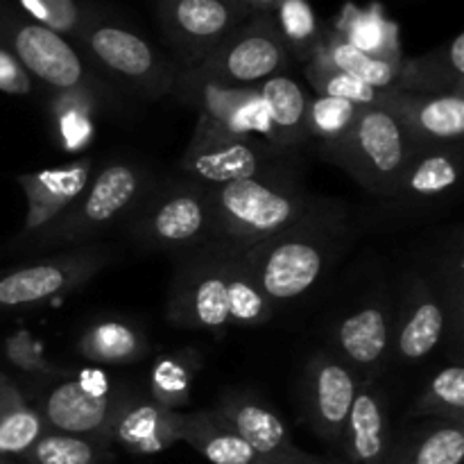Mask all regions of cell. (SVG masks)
<instances>
[{"mask_svg": "<svg viewBox=\"0 0 464 464\" xmlns=\"http://www.w3.org/2000/svg\"><path fill=\"white\" fill-rule=\"evenodd\" d=\"M308 84L317 91L320 95L326 98H338L347 100V102L358 104V107H367V104H381L388 91H379L367 86L365 82L356 80L349 72L340 71L334 63L326 62L320 53L313 54L304 68Z\"/></svg>", "mask_w": 464, "mask_h": 464, "instance_id": "obj_38", "label": "cell"}, {"mask_svg": "<svg viewBox=\"0 0 464 464\" xmlns=\"http://www.w3.org/2000/svg\"><path fill=\"white\" fill-rule=\"evenodd\" d=\"M338 234L334 218L320 211L302 225L247 249L240 258L275 306L288 304L304 297L324 276Z\"/></svg>", "mask_w": 464, "mask_h": 464, "instance_id": "obj_2", "label": "cell"}, {"mask_svg": "<svg viewBox=\"0 0 464 464\" xmlns=\"http://www.w3.org/2000/svg\"><path fill=\"white\" fill-rule=\"evenodd\" d=\"M227 270L229 254L218 249L186 254L172 281L168 320L181 329L222 334L229 326Z\"/></svg>", "mask_w": 464, "mask_h": 464, "instance_id": "obj_7", "label": "cell"}, {"mask_svg": "<svg viewBox=\"0 0 464 464\" xmlns=\"http://www.w3.org/2000/svg\"><path fill=\"white\" fill-rule=\"evenodd\" d=\"M464 458V424L426 420L390 447L385 464H460Z\"/></svg>", "mask_w": 464, "mask_h": 464, "instance_id": "obj_28", "label": "cell"}, {"mask_svg": "<svg viewBox=\"0 0 464 464\" xmlns=\"http://www.w3.org/2000/svg\"><path fill=\"white\" fill-rule=\"evenodd\" d=\"M308 464H344V462H335V460H324V458H315V456H308Z\"/></svg>", "mask_w": 464, "mask_h": 464, "instance_id": "obj_45", "label": "cell"}, {"mask_svg": "<svg viewBox=\"0 0 464 464\" xmlns=\"http://www.w3.org/2000/svg\"><path fill=\"white\" fill-rule=\"evenodd\" d=\"M45 426L7 374L0 372V456H23Z\"/></svg>", "mask_w": 464, "mask_h": 464, "instance_id": "obj_30", "label": "cell"}, {"mask_svg": "<svg viewBox=\"0 0 464 464\" xmlns=\"http://www.w3.org/2000/svg\"><path fill=\"white\" fill-rule=\"evenodd\" d=\"M0 91L9 95L32 93V75L5 45H0Z\"/></svg>", "mask_w": 464, "mask_h": 464, "instance_id": "obj_42", "label": "cell"}, {"mask_svg": "<svg viewBox=\"0 0 464 464\" xmlns=\"http://www.w3.org/2000/svg\"><path fill=\"white\" fill-rule=\"evenodd\" d=\"M412 417L424 420H442L464 424V370L462 365H449L440 370L424 385L417 403L412 406Z\"/></svg>", "mask_w": 464, "mask_h": 464, "instance_id": "obj_36", "label": "cell"}, {"mask_svg": "<svg viewBox=\"0 0 464 464\" xmlns=\"http://www.w3.org/2000/svg\"><path fill=\"white\" fill-rule=\"evenodd\" d=\"M125 399V390L111 388L104 374L82 372L45 392L36 412L45 430L77 435L111 447V424Z\"/></svg>", "mask_w": 464, "mask_h": 464, "instance_id": "obj_6", "label": "cell"}, {"mask_svg": "<svg viewBox=\"0 0 464 464\" xmlns=\"http://www.w3.org/2000/svg\"><path fill=\"white\" fill-rule=\"evenodd\" d=\"M317 53L326 59V62L334 63L340 71L349 72L356 80L365 82L367 86L379 91H390L394 89L399 80V71H401V63H390L381 62V59L370 57V54L361 53L358 48H353L352 44L343 39L340 34H335L334 30L329 34H324Z\"/></svg>", "mask_w": 464, "mask_h": 464, "instance_id": "obj_33", "label": "cell"}, {"mask_svg": "<svg viewBox=\"0 0 464 464\" xmlns=\"http://www.w3.org/2000/svg\"><path fill=\"white\" fill-rule=\"evenodd\" d=\"M275 152L279 150L272 145L247 136H234L199 116L193 139L181 157V170L195 184L213 188L238 179L275 175Z\"/></svg>", "mask_w": 464, "mask_h": 464, "instance_id": "obj_8", "label": "cell"}, {"mask_svg": "<svg viewBox=\"0 0 464 464\" xmlns=\"http://www.w3.org/2000/svg\"><path fill=\"white\" fill-rule=\"evenodd\" d=\"M179 91L199 107V116L234 136L261 134L275 148L270 118L256 86H234L216 80L198 68H188L179 80ZM276 150V148H275Z\"/></svg>", "mask_w": 464, "mask_h": 464, "instance_id": "obj_13", "label": "cell"}, {"mask_svg": "<svg viewBox=\"0 0 464 464\" xmlns=\"http://www.w3.org/2000/svg\"><path fill=\"white\" fill-rule=\"evenodd\" d=\"M111 261V249L100 245L68 249L30 266L0 275V308H34L93 279Z\"/></svg>", "mask_w": 464, "mask_h": 464, "instance_id": "obj_9", "label": "cell"}, {"mask_svg": "<svg viewBox=\"0 0 464 464\" xmlns=\"http://www.w3.org/2000/svg\"><path fill=\"white\" fill-rule=\"evenodd\" d=\"M5 356L12 362L14 367H18L25 374H36V376H53L57 374V367L50 365V361H45L44 353H41L39 343L32 338L30 331L21 329L14 335H9L7 343H5Z\"/></svg>", "mask_w": 464, "mask_h": 464, "instance_id": "obj_41", "label": "cell"}, {"mask_svg": "<svg viewBox=\"0 0 464 464\" xmlns=\"http://www.w3.org/2000/svg\"><path fill=\"white\" fill-rule=\"evenodd\" d=\"M256 464H261V462H258V460H256Z\"/></svg>", "mask_w": 464, "mask_h": 464, "instance_id": "obj_48", "label": "cell"}, {"mask_svg": "<svg viewBox=\"0 0 464 464\" xmlns=\"http://www.w3.org/2000/svg\"><path fill=\"white\" fill-rule=\"evenodd\" d=\"M227 290H229V326L256 329V326L270 322L275 304L267 299L261 285L256 284L240 254H229Z\"/></svg>", "mask_w": 464, "mask_h": 464, "instance_id": "obj_32", "label": "cell"}, {"mask_svg": "<svg viewBox=\"0 0 464 464\" xmlns=\"http://www.w3.org/2000/svg\"><path fill=\"white\" fill-rule=\"evenodd\" d=\"M229 3H234V5H238V7H243V9H247L249 12V7H247V0H229ZM252 14V12H249Z\"/></svg>", "mask_w": 464, "mask_h": 464, "instance_id": "obj_46", "label": "cell"}, {"mask_svg": "<svg viewBox=\"0 0 464 464\" xmlns=\"http://www.w3.org/2000/svg\"><path fill=\"white\" fill-rule=\"evenodd\" d=\"M362 107L347 102V100L326 98V95H317L315 100L308 102V116H306V131L313 139H320L326 145V150H334L340 140L344 139L349 130H352L353 121H356L358 111Z\"/></svg>", "mask_w": 464, "mask_h": 464, "instance_id": "obj_39", "label": "cell"}, {"mask_svg": "<svg viewBox=\"0 0 464 464\" xmlns=\"http://www.w3.org/2000/svg\"><path fill=\"white\" fill-rule=\"evenodd\" d=\"M148 190V175L139 163L109 161L91 175L84 193L59 213L50 225L27 236L36 252L54 247H80L130 216Z\"/></svg>", "mask_w": 464, "mask_h": 464, "instance_id": "obj_3", "label": "cell"}, {"mask_svg": "<svg viewBox=\"0 0 464 464\" xmlns=\"http://www.w3.org/2000/svg\"><path fill=\"white\" fill-rule=\"evenodd\" d=\"M21 458L27 464H111L109 447L54 430H45Z\"/></svg>", "mask_w": 464, "mask_h": 464, "instance_id": "obj_37", "label": "cell"}, {"mask_svg": "<svg viewBox=\"0 0 464 464\" xmlns=\"http://www.w3.org/2000/svg\"><path fill=\"white\" fill-rule=\"evenodd\" d=\"M184 412L168 411L150 397H131L122 401L111 424V444L131 456H157L181 442Z\"/></svg>", "mask_w": 464, "mask_h": 464, "instance_id": "obj_18", "label": "cell"}, {"mask_svg": "<svg viewBox=\"0 0 464 464\" xmlns=\"http://www.w3.org/2000/svg\"><path fill=\"white\" fill-rule=\"evenodd\" d=\"M181 442L190 444L211 464H256L258 456L216 411L184 412Z\"/></svg>", "mask_w": 464, "mask_h": 464, "instance_id": "obj_29", "label": "cell"}, {"mask_svg": "<svg viewBox=\"0 0 464 464\" xmlns=\"http://www.w3.org/2000/svg\"><path fill=\"white\" fill-rule=\"evenodd\" d=\"M275 12V27L288 54L308 62L320 48L324 32L308 0H279Z\"/></svg>", "mask_w": 464, "mask_h": 464, "instance_id": "obj_35", "label": "cell"}, {"mask_svg": "<svg viewBox=\"0 0 464 464\" xmlns=\"http://www.w3.org/2000/svg\"><path fill=\"white\" fill-rule=\"evenodd\" d=\"M77 353L98 365H131L148 353V338L139 324L122 317H102L82 331Z\"/></svg>", "mask_w": 464, "mask_h": 464, "instance_id": "obj_27", "label": "cell"}, {"mask_svg": "<svg viewBox=\"0 0 464 464\" xmlns=\"http://www.w3.org/2000/svg\"><path fill=\"white\" fill-rule=\"evenodd\" d=\"M285 63L288 50L270 14H254L252 21L236 27L195 68L227 84L256 86L279 75Z\"/></svg>", "mask_w": 464, "mask_h": 464, "instance_id": "obj_10", "label": "cell"}, {"mask_svg": "<svg viewBox=\"0 0 464 464\" xmlns=\"http://www.w3.org/2000/svg\"><path fill=\"white\" fill-rule=\"evenodd\" d=\"M358 385V374L338 353L320 352L311 358L306 367V412L308 424L322 440L331 444L343 440Z\"/></svg>", "mask_w": 464, "mask_h": 464, "instance_id": "obj_14", "label": "cell"}, {"mask_svg": "<svg viewBox=\"0 0 464 464\" xmlns=\"http://www.w3.org/2000/svg\"><path fill=\"white\" fill-rule=\"evenodd\" d=\"M444 334V308L430 281H417L408 293L397 326V356L403 362H417L435 352Z\"/></svg>", "mask_w": 464, "mask_h": 464, "instance_id": "obj_21", "label": "cell"}, {"mask_svg": "<svg viewBox=\"0 0 464 464\" xmlns=\"http://www.w3.org/2000/svg\"><path fill=\"white\" fill-rule=\"evenodd\" d=\"M0 41L30 75L54 91L93 89L84 62L66 36L16 14L0 12ZM95 91V89H93Z\"/></svg>", "mask_w": 464, "mask_h": 464, "instance_id": "obj_11", "label": "cell"}, {"mask_svg": "<svg viewBox=\"0 0 464 464\" xmlns=\"http://www.w3.org/2000/svg\"><path fill=\"white\" fill-rule=\"evenodd\" d=\"M276 3L279 0H247V7L254 14H270L276 7Z\"/></svg>", "mask_w": 464, "mask_h": 464, "instance_id": "obj_44", "label": "cell"}, {"mask_svg": "<svg viewBox=\"0 0 464 464\" xmlns=\"http://www.w3.org/2000/svg\"><path fill=\"white\" fill-rule=\"evenodd\" d=\"M460 148H420L408 161L390 198L403 204H433L449 199L460 184Z\"/></svg>", "mask_w": 464, "mask_h": 464, "instance_id": "obj_20", "label": "cell"}, {"mask_svg": "<svg viewBox=\"0 0 464 464\" xmlns=\"http://www.w3.org/2000/svg\"><path fill=\"white\" fill-rule=\"evenodd\" d=\"M258 462L261 464H308V453L299 451V449H295L293 444H290L288 449L275 453V456L258 458Z\"/></svg>", "mask_w": 464, "mask_h": 464, "instance_id": "obj_43", "label": "cell"}, {"mask_svg": "<svg viewBox=\"0 0 464 464\" xmlns=\"http://www.w3.org/2000/svg\"><path fill=\"white\" fill-rule=\"evenodd\" d=\"M30 21L66 36H80L91 18L77 0H18Z\"/></svg>", "mask_w": 464, "mask_h": 464, "instance_id": "obj_40", "label": "cell"}, {"mask_svg": "<svg viewBox=\"0 0 464 464\" xmlns=\"http://www.w3.org/2000/svg\"><path fill=\"white\" fill-rule=\"evenodd\" d=\"M340 358L353 372H372L390 349V315L381 304H365L349 313L335 329Z\"/></svg>", "mask_w": 464, "mask_h": 464, "instance_id": "obj_23", "label": "cell"}, {"mask_svg": "<svg viewBox=\"0 0 464 464\" xmlns=\"http://www.w3.org/2000/svg\"><path fill=\"white\" fill-rule=\"evenodd\" d=\"M80 39L100 66L143 93L163 95L177 84L175 72L161 54L127 27L91 18Z\"/></svg>", "mask_w": 464, "mask_h": 464, "instance_id": "obj_12", "label": "cell"}, {"mask_svg": "<svg viewBox=\"0 0 464 464\" xmlns=\"http://www.w3.org/2000/svg\"><path fill=\"white\" fill-rule=\"evenodd\" d=\"M159 14L168 36L199 62L249 16L229 0H161Z\"/></svg>", "mask_w": 464, "mask_h": 464, "instance_id": "obj_15", "label": "cell"}, {"mask_svg": "<svg viewBox=\"0 0 464 464\" xmlns=\"http://www.w3.org/2000/svg\"><path fill=\"white\" fill-rule=\"evenodd\" d=\"M207 190L213 216V249L225 254H245L322 211L311 195L284 172Z\"/></svg>", "mask_w": 464, "mask_h": 464, "instance_id": "obj_1", "label": "cell"}, {"mask_svg": "<svg viewBox=\"0 0 464 464\" xmlns=\"http://www.w3.org/2000/svg\"><path fill=\"white\" fill-rule=\"evenodd\" d=\"M263 104H266L267 118L275 136V148L285 152L297 148L308 139L306 116H308V95L299 82L288 75H275L258 84Z\"/></svg>", "mask_w": 464, "mask_h": 464, "instance_id": "obj_26", "label": "cell"}, {"mask_svg": "<svg viewBox=\"0 0 464 464\" xmlns=\"http://www.w3.org/2000/svg\"><path fill=\"white\" fill-rule=\"evenodd\" d=\"M136 243L181 256L213 249V216L207 186L184 179L140 198L131 211Z\"/></svg>", "mask_w": 464, "mask_h": 464, "instance_id": "obj_4", "label": "cell"}, {"mask_svg": "<svg viewBox=\"0 0 464 464\" xmlns=\"http://www.w3.org/2000/svg\"><path fill=\"white\" fill-rule=\"evenodd\" d=\"M95 91H54L50 98V116L57 127L59 143L66 152H80L93 139Z\"/></svg>", "mask_w": 464, "mask_h": 464, "instance_id": "obj_31", "label": "cell"}, {"mask_svg": "<svg viewBox=\"0 0 464 464\" xmlns=\"http://www.w3.org/2000/svg\"><path fill=\"white\" fill-rule=\"evenodd\" d=\"M344 464H385L390 440L383 394L372 381H361L343 430Z\"/></svg>", "mask_w": 464, "mask_h": 464, "instance_id": "obj_19", "label": "cell"}, {"mask_svg": "<svg viewBox=\"0 0 464 464\" xmlns=\"http://www.w3.org/2000/svg\"><path fill=\"white\" fill-rule=\"evenodd\" d=\"M199 358L193 352L166 353L150 372V399L168 411H179L190 401Z\"/></svg>", "mask_w": 464, "mask_h": 464, "instance_id": "obj_34", "label": "cell"}, {"mask_svg": "<svg viewBox=\"0 0 464 464\" xmlns=\"http://www.w3.org/2000/svg\"><path fill=\"white\" fill-rule=\"evenodd\" d=\"M401 121L420 148H460L464 134L462 91L453 93H397L388 91L381 100Z\"/></svg>", "mask_w": 464, "mask_h": 464, "instance_id": "obj_16", "label": "cell"}, {"mask_svg": "<svg viewBox=\"0 0 464 464\" xmlns=\"http://www.w3.org/2000/svg\"><path fill=\"white\" fill-rule=\"evenodd\" d=\"M415 152V140L401 121L383 104H367L329 154L367 190L392 195Z\"/></svg>", "mask_w": 464, "mask_h": 464, "instance_id": "obj_5", "label": "cell"}, {"mask_svg": "<svg viewBox=\"0 0 464 464\" xmlns=\"http://www.w3.org/2000/svg\"><path fill=\"white\" fill-rule=\"evenodd\" d=\"M334 32L370 57L390 63L403 62L399 27L397 23L385 16L381 5L356 7V5L347 3L340 16L335 18Z\"/></svg>", "mask_w": 464, "mask_h": 464, "instance_id": "obj_25", "label": "cell"}, {"mask_svg": "<svg viewBox=\"0 0 464 464\" xmlns=\"http://www.w3.org/2000/svg\"><path fill=\"white\" fill-rule=\"evenodd\" d=\"M91 175H93V161L84 157L68 166L27 172L18 177L16 181L27 202V216L21 231L23 238L36 234L45 225H50L59 213L66 211L84 193Z\"/></svg>", "mask_w": 464, "mask_h": 464, "instance_id": "obj_17", "label": "cell"}, {"mask_svg": "<svg viewBox=\"0 0 464 464\" xmlns=\"http://www.w3.org/2000/svg\"><path fill=\"white\" fill-rule=\"evenodd\" d=\"M0 464H9V462H5V458H3V456H0Z\"/></svg>", "mask_w": 464, "mask_h": 464, "instance_id": "obj_47", "label": "cell"}, {"mask_svg": "<svg viewBox=\"0 0 464 464\" xmlns=\"http://www.w3.org/2000/svg\"><path fill=\"white\" fill-rule=\"evenodd\" d=\"M464 80V34H456L447 45L417 59H403L397 93H453L462 91Z\"/></svg>", "mask_w": 464, "mask_h": 464, "instance_id": "obj_24", "label": "cell"}, {"mask_svg": "<svg viewBox=\"0 0 464 464\" xmlns=\"http://www.w3.org/2000/svg\"><path fill=\"white\" fill-rule=\"evenodd\" d=\"M216 412L258 458H270L293 444L284 420L252 394H227Z\"/></svg>", "mask_w": 464, "mask_h": 464, "instance_id": "obj_22", "label": "cell"}]
</instances>
